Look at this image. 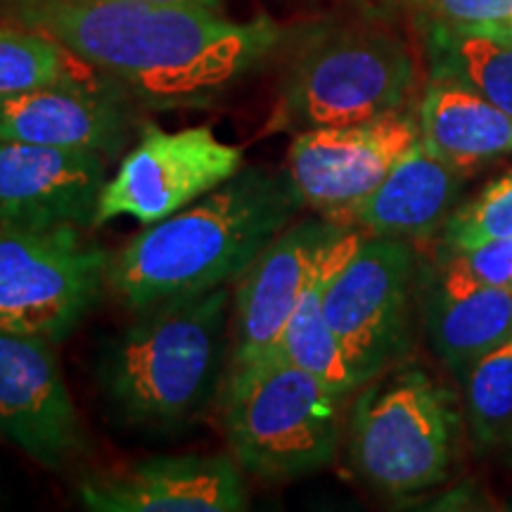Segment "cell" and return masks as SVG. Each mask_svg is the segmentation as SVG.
I'll return each instance as SVG.
<instances>
[{"mask_svg":"<svg viewBox=\"0 0 512 512\" xmlns=\"http://www.w3.org/2000/svg\"><path fill=\"white\" fill-rule=\"evenodd\" d=\"M230 320L233 285L138 311L100 354L98 382L112 418L155 434L200 420L226 380Z\"/></svg>","mask_w":512,"mask_h":512,"instance_id":"3957f363","label":"cell"},{"mask_svg":"<svg viewBox=\"0 0 512 512\" xmlns=\"http://www.w3.org/2000/svg\"><path fill=\"white\" fill-rule=\"evenodd\" d=\"M418 275L411 242L366 235L325 283V318L358 389L411 351Z\"/></svg>","mask_w":512,"mask_h":512,"instance_id":"ba28073f","label":"cell"},{"mask_svg":"<svg viewBox=\"0 0 512 512\" xmlns=\"http://www.w3.org/2000/svg\"><path fill=\"white\" fill-rule=\"evenodd\" d=\"M463 413L479 446H512V337L463 375Z\"/></svg>","mask_w":512,"mask_h":512,"instance_id":"44dd1931","label":"cell"},{"mask_svg":"<svg viewBox=\"0 0 512 512\" xmlns=\"http://www.w3.org/2000/svg\"><path fill=\"white\" fill-rule=\"evenodd\" d=\"M392 8L406 10L415 24L444 27H484L512 15V0H384Z\"/></svg>","mask_w":512,"mask_h":512,"instance_id":"cb8c5ba5","label":"cell"},{"mask_svg":"<svg viewBox=\"0 0 512 512\" xmlns=\"http://www.w3.org/2000/svg\"><path fill=\"white\" fill-rule=\"evenodd\" d=\"M107 162L95 152L0 138V226L88 233Z\"/></svg>","mask_w":512,"mask_h":512,"instance_id":"4fadbf2b","label":"cell"},{"mask_svg":"<svg viewBox=\"0 0 512 512\" xmlns=\"http://www.w3.org/2000/svg\"><path fill=\"white\" fill-rule=\"evenodd\" d=\"M0 22L41 31L157 110L207 107L285 46L273 17L152 0H0Z\"/></svg>","mask_w":512,"mask_h":512,"instance_id":"6da1fadb","label":"cell"},{"mask_svg":"<svg viewBox=\"0 0 512 512\" xmlns=\"http://www.w3.org/2000/svg\"><path fill=\"white\" fill-rule=\"evenodd\" d=\"M133 124L128 93L114 91L95 76L0 95V138L5 140L114 159L131 138Z\"/></svg>","mask_w":512,"mask_h":512,"instance_id":"9a60e30c","label":"cell"},{"mask_svg":"<svg viewBox=\"0 0 512 512\" xmlns=\"http://www.w3.org/2000/svg\"><path fill=\"white\" fill-rule=\"evenodd\" d=\"M245 169V152L209 126L164 131L140 126L136 145L102 185L95 226L131 216L143 226L169 219Z\"/></svg>","mask_w":512,"mask_h":512,"instance_id":"9c48e42d","label":"cell"},{"mask_svg":"<svg viewBox=\"0 0 512 512\" xmlns=\"http://www.w3.org/2000/svg\"><path fill=\"white\" fill-rule=\"evenodd\" d=\"M444 249H467L479 242L512 238V171L479 192L470 204L448 216Z\"/></svg>","mask_w":512,"mask_h":512,"instance_id":"603a6c76","label":"cell"},{"mask_svg":"<svg viewBox=\"0 0 512 512\" xmlns=\"http://www.w3.org/2000/svg\"><path fill=\"white\" fill-rule=\"evenodd\" d=\"M418 126L422 143L465 176L477 166L512 155V117L446 76L427 81Z\"/></svg>","mask_w":512,"mask_h":512,"instance_id":"ac0fdd59","label":"cell"},{"mask_svg":"<svg viewBox=\"0 0 512 512\" xmlns=\"http://www.w3.org/2000/svg\"><path fill=\"white\" fill-rule=\"evenodd\" d=\"M347 399L316 375L266 356L228 370L216 403L230 456L245 475L285 482L335 460Z\"/></svg>","mask_w":512,"mask_h":512,"instance_id":"5b68a950","label":"cell"},{"mask_svg":"<svg viewBox=\"0 0 512 512\" xmlns=\"http://www.w3.org/2000/svg\"><path fill=\"white\" fill-rule=\"evenodd\" d=\"M0 437L50 472L86 456L91 441L50 339L0 330Z\"/></svg>","mask_w":512,"mask_h":512,"instance_id":"8fae6325","label":"cell"},{"mask_svg":"<svg viewBox=\"0 0 512 512\" xmlns=\"http://www.w3.org/2000/svg\"><path fill=\"white\" fill-rule=\"evenodd\" d=\"M302 209L285 169L245 166L190 207L133 235L110 259L107 287L138 313L235 285Z\"/></svg>","mask_w":512,"mask_h":512,"instance_id":"7a4b0ae2","label":"cell"},{"mask_svg":"<svg viewBox=\"0 0 512 512\" xmlns=\"http://www.w3.org/2000/svg\"><path fill=\"white\" fill-rule=\"evenodd\" d=\"M79 503L93 512H242L245 470L233 456H157L83 479Z\"/></svg>","mask_w":512,"mask_h":512,"instance_id":"5bb4252c","label":"cell"},{"mask_svg":"<svg viewBox=\"0 0 512 512\" xmlns=\"http://www.w3.org/2000/svg\"><path fill=\"white\" fill-rule=\"evenodd\" d=\"M441 261L475 283L512 290V238L486 240L467 249H444Z\"/></svg>","mask_w":512,"mask_h":512,"instance_id":"d4e9b609","label":"cell"},{"mask_svg":"<svg viewBox=\"0 0 512 512\" xmlns=\"http://www.w3.org/2000/svg\"><path fill=\"white\" fill-rule=\"evenodd\" d=\"M430 76H446L512 117V43L482 31L420 24Z\"/></svg>","mask_w":512,"mask_h":512,"instance_id":"ffe728a7","label":"cell"},{"mask_svg":"<svg viewBox=\"0 0 512 512\" xmlns=\"http://www.w3.org/2000/svg\"><path fill=\"white\" fill-rule=\"evenodd\" d=\"M95 69L41 31L0 24V95L31 91L64 79H88Z\"/></svg>","mask_w":512,"mask_h":512,"instance_id":"7402d4cb","label":"cell"},{"mask_svg":"<svg viewBox=\"0 0 512 512\" xmlns=\"http://www.w3.org/2000/svg\"><path fill=\"white\" fill-rule=\"evenodd\" d=\"M152 3H171V5H197V8H216L221 0H152Z\"/></svg>","mask_w":512,"mask_h":512,"instance_id":"4316f807","label":"cell"},{"mask_svg":"<svg viewBox=\"0 0 512 512\" xmlns=\"http://www.w3.org/2000/svg\"><path fill=\"white\" fill-rule=\"evenodd\" d=\"M463 418L456 392L427 370L399 363L363 384L351 403V467L384 496L425 494L451 475Z\"/></svg>","mask_w":512,"mask_h":512,"instance_id":"8992f818","label":"cell"},{"mask_svg":"<svg viewBox=\"0 0 512 512\" xmlns=\"http://www.w3.org/2000/svg\"><path fill=\"white\" fill-rule=\"evenodd\" d=\"M458 169L418 138L387 178L337 223L354 226L373 238L427 242L441 233L463 190Z\"/></svg>","mask_w":512,"mask_h":512,"instance_id":"2e32d148","label":"cell"},{"mask_svg":"<svg viewBox=\"0 0 512 512\" xmlns=\"http://www.w3.org/2000/svg\"><path fill=\"white\" fill-rule=\"evenodd\" d=\"M110 259L81 230L0 226V330L64 342L105 294Z\"/></svg>","mask_w":512,"mask_h":512,"instance_id":"52a82bcc","label":"cell"},{"mask_svg":"<svg viewBox=\"0 0 512 512\" xmlns=\"http://www.w3.org/2000/svg\"><path fill=\"white\" fill-rule=\"evenodd\" d=\"M363 238H366V233H361L354 226H347L342 230V235L330 247V252L325 254L323 264H320L309 287H306L297 311L287 320L280 342L275 344L271 354L292 363V366L306 370V373L316 375L318 380H323L328 387L344 396L358 392V387L349 370L342 344H339L328 318H325L323 290L330 275L335 273V268L344 264L356 252Z\"/></svg>","mask_w":512,"mask_h":512,"instance_id":"d6986e66","label":"cell"},{"mask_svg":"<svg viewBox=\"0 0 512 512\" xmlns=\"http://www.w3.org/2000/svg\"><path fill=\"white\" fill-rule=\"evenodd\" d=\"M347 228L330 219L292 221L233 287L228 370L271 356L325 254Z\"/></svg>","mask_w":512,"mask_h":512,"instance_id":"7c38bea8","label":"cell"},{"mask_svg":"<svg viewBox=\"0 0 512 512\" xmlns=\"http://www.w3.org/2000/svg\"><path fill=\"white\" fill-rule=\"evenodd\" d=\"M472 31H482V34L496 36V38H501V41L512 43V15L501 19V22L484 24V27H472Z\"/></svg>","mask_w":512,"mask_h":512,"instance_id":"484cf974","label":"cell"},{"mask_svg":"<svg viewBox=\"0 0 512 512\" xmlns=\"http://www.w3.org/2000/svg\"><path fill=\"white\" fill-rule=\"evenodd\" d=\"M271 131L349 126L406 112L418 86L411 48L377 22H316L287 41Z\"/></svg>","mask_w":512,"mask_h":512,"instance_id":"277c9868","label":"cell"},{"mask_svg":"<svg viewBox=\"0 0 512 512\" xmlns=\"http://www.w3.org/2000/svg\"><path fill=\"white\" fill-rule=\"evenodd\" d=\"M422 320L432 351L460 377L512 337V290L475 283L439 261L422 287Z\"/></svg>","mask_w":512,"mask_h":512,"instance_id":"e0dca14e","label":"cell"},{"mask_svg":"<svg viewBox=\"0 0 512 512\" xmlns=\"http://www.w3.org/2000/svg\"><path fill=\"white\" fill-rule=\"evenodd\" d=\"M418 138V117L408 110L363 124L309 128L294 136L285 171L304 207L339 221L387 178Z\"/></svg>","mask_w":512,"mask_h":512,"instance_id":"30bf717a","label":"cell"}]
</instances>
